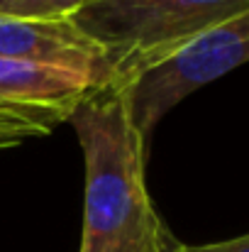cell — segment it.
Listing matches in <instances>:
<instances>
[{"instance_id":"obj_8","label":"cell","mask_w":249,"mask_h":252,"mask_svg":"<svg viewBox=\"0 0 249 252\" xmlns=\"http://www.w3.org/2000/svg\"><path fill=\"white\" fill-rule=\"evenodd\" d=\"M168 252H249V233L232 238V240H220V243H208V245H183L176 243Z\"/></svg>"},{"instance_id":"obj_9","label":"cell","mask_w":249,"mask_h":252,"mask_svg":"<svg viewBox=\"0 0 249 252\" xmlns=\"http://www.w3.org/2000/svg\"><path fill=\"white\" fill-rule=\"evenodd\" d=\"M15 2H17V0H0V15H7Z\"/></svg>"},{"instance_id":"obj_10","label":"cell","mask_w":249,"mask_h":252,"mask_svg":"<svg viewBox=\"0 0 249 252\" xmlns=\"http://www.w3.org/2000/svg\"><path fill=\"white\" fill-rule=\"evenodd\" d=\"M90 2H98V0H90Z\"/></svg>"},{"instance_id":"obj_5","label":"cell","mask_w":249,"mask_h":252,"mask_svg":"<svg viewBox=\"0 0 249 252\" xmlns=\"http://www.w3.org/2000/svg\"><path fill=\"white\" fill-rule=\"evenodd\" d=\"M0 57L66 64V66L100 71L112 79L103 47L93 42L74 20L42 22V20L0 15Z\"/></svg>"},{"instance_id":"obj_1","label":"cell","mask_w":249,"mask_h":252,"mask_svg":"<svg viewBox=\"0 0 249 252\" xmlns=\"http://www.w3.org/2000/svg\"><path fill=\"white\" fill-rule=\"evenodd\" d=\"M85 162L81 252H168V233L147 191V147L122 88L88 95L69 118Z\"/></svg>"},{"instance_id":"obj_7","label":"cell","mask_w":249,"mask_h":252,"mask_svg":"<svg viewBox=\"0 0 249 252\" xmlns=\"http://www.w3.org/2000/svg\"><path fill=\"white\" fill-rule=\"evenodd\" d=\"M52 130H54L52 125H47L37 118L0 110V150L17 147L27 140H34V137H44Z\"/></svg>"},{"instance_id":"obj_6","label":"cell","mask_w":249,"mask_h":252,"mask_svg":"<svg viewBox=\"0 0 249 252\" xmlns=\"http://www.w3.org/2000/svg\"><path fill=\"white\" fill-rule=\"evenodd\" d=\"M88 2L90 0H17L7 15L42 22H66L74 20Z\"/></svg>"},{"instance_id":"obj_2","label":"cell","mask_w":249,"mask_h":252,"mask_svg":"<svg viewBox=\"0 0 249 252\" xmlns=\"http://www.w3.org/2000/svg\"><path fill=\"white\" fill-rule=\"evenodd\" d=\"M247 7L249 0H98L74 22L103 47L115 86L127 88Z\"/></svg>"},{"instance_id":"obj_4","label":"cell","mask_w":249,"mask_h":252,"mask_svg":"<svg viewBox=\"0 0 249 252\" xmlns=\"http://www.w3.org/2000/svg\"><path fill=\"white\" fill-rule=\"evenodd\" d=\"M108 86V74L32 59L0 57V110L37 118L52 127L69 123L83 100Z\"/></svg>"},{"instance_id":"obj_3","label":"cell","mask_w":249,"mask_h":252,"mask_svg":"<svg viewBox=\"0 0 249 252\" xmlns=\"http://www.w3.org/2000/svg\"><path fill=\"white\" fill-rule=\"evenodd\" d=\"M242 64H249V7L122 88L137 132L149 140L162 118L183 98Z\"/></svg>"}]
</instances>
